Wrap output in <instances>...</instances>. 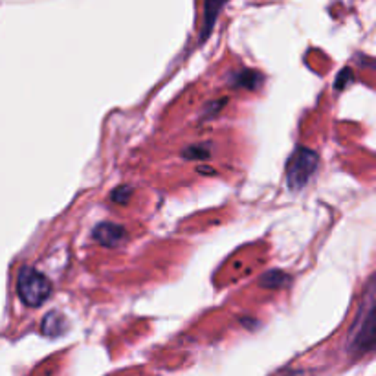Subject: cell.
Segmentation results:
<instances>
[{
  "instance_id": "6da1fadb",
  "label": "cell",
  "mask_w": 376,
  "mask_h": 376,
  "mask_svg": "<svg viewBox=\"0 0 376 376\" xmlns=\"http://www.w3.org/2000/svg\"><path fill=\"white\" fill-rule=\"evenodd\" d=\"M375 345V286L372 281L367 289V301L363 303V312H360L356 325L353 327L351 348L358 354L369 353Z\"/></svg>"
},
{
  "instance_id": "7a4b0ae2",
  "label": "cell",
  "mask_w": 376,
  "mask_h": 376,
  "mask_svg": "<svg viewBox=\"0 0 376 376\" xmlns=\"http://www.w3.org/2000/svg\"><path fill=\"white\" fill-rule=\"evenodd\" d=\"M17 292L18 298L23 299L28 307H39L50 298L51 283L39 270L32 268V266H24L18 274Z\"/></svg>"
},
{
  "instance_id": "3957f363",
  "label": "cell",
  "mask_w": 376,
  "mask_h": 376,
  "mask_svg": "<svg viewBox=\"0 0 376 376\" xmlns=\"http://www.w3.org/2000/svg\"><path fill=\"white\" fill-rule=\"evenodd\" d=\"M320 158L310 149H298L293 152L292 158L286 164V183L289 188L298 191L305 188V183L312 178V174L316 173Z\"/></svg>"
},
{
  "instance_id": "277c9868",
  "label": "cell",
  "mask_w": 376,
  "mask_h": 376,
  "mask_svg": "<svg viewBox=\"0 0 376 376\" xmlns=\"http://www.w3.org/2000/svg\"><path fill=\"white\" fill-rule=\"evenodd\" d=\"M94 237L103 246H118V244H121L125 241L127 231H125L123 226L112 224V222H101L94 229Z\"/></svg>"
},
{
  "instance_id": "5b68a950",
  "label": "cell",
  "mask_w": 376,
  "mask_h": 376,
  "mask_svg": "<svg viewBox=\"0 0 376 376\" xmlns=\"http://www.w3.org/2000/svg\"><path fill=\"white\" fill-rule=\"evenodd\" d=\"M222 4H224V0H206V4H204V33H202V37H206L211 32Z\"/></svg>"
},
{
  "instance_id": "8992f818",
  "label": "cell",
  "mask_w": 376,
  "mask_h": 376,
  "mask_svg": "<svg viewBox=\"0 0 376 376\" xmlns=\"http://www.w3.org/2000/svg\"><path fill=\"white\" fill-rule=\"evenodd\" d=\"M64 329V321L59 314H48L42 321V332L46 336H54V334H61Z\"/></svg>"
},
{
  "instance_id": "52a82bcc",
  "label": "cell",
  "mask_w": 376,
  "mask_h": 376,
  "mask_svg": "<svg viewBox=\"0 0 376 376\" xmlns=\"http://www.w3.org/2000/svg\"><path fill=\"white\" fill-rule=\"evenodd\" d=\"M286 281H289V277H286L283 272H268L261 279V283L265 284V286H268V289H277V286L284 284Z\"/></svg>"
},
{
  "instance_id": "ba28073f",
  "label": "cell",
  "mask_w": 376,
  "mask_h": 376,
  "mask_svg": "<svg viewBox=\"0 0 376 376\" xmlns=\"http://www.w3.org/2000/svg\"><path fill=\"white\" fill-rule=\"evenodd\" d=\"M210 143H202V145H193L189 149H186L183 154L191 158V160H195V158H207L210 156Z\"/></svg>"
},
{
  "instance_id": "9c48e42d",
  "label": "cell",
  "mask_w": 376,
  "mask_h": 376,
  "mask_svg": "<svg viewBox=\"0 0 376 376\" xmlns=\"http://www.w3.org/2000/svg\"><path fill=\"white\" fill-rule=\"evenodd\" d=\"M131 195H133V189L127 188V186H121L116 191H112V200L118 202V204H125L131 198Z\"/></svg>"
}]
</instances>
